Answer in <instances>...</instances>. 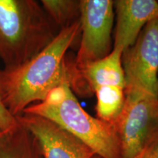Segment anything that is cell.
Returning a JSON list of instances; mask_svg holds the SVG:
<instances>
[{
    "label": "cell",
    "mask_w": 158,
    "mask_h": 158,
    "mask_svg": "<svg viewBox=\"0 0 158 158\" xmlns=\"http://www.w3.org/2000/svg\"><path fill=\"white\" fill-rule=\"evenodd\" d=\"M16 119L36 138L43 158H93L96 155L88 146L47 118L22 113Z\"/></svg>",
    "instance_id": "52a82bcc"
},
{
    "label": "cell",
    "mask_w": 158,
    "mask_h": 158,
    "mask_svg": "<svg viewBox=\"0 0 158 158\" xmlns=\"http://www.w3.org/2000/svg\"><path fill=\"white\" fill-rule=\"evenodd\" d=\"M97 98V118L114 126L125 102L124 88L116 86H106L94 91Z\"/></svg>",
    "instance_id": "8fae6325"
},
{
    "label": "cell",
    "mask_w": 158,
    "mask_h": 158,
    "mask_svg": "<svg viewBox=\"0 0 158 158\" xmlns=\"http://www.w3.org/2000/svg\"><path fill=\"white\" fill-rule=\"evenodd\" d=\"M43 10L59 29L80 20V0H42Z\"/></svg>",
    "instance_id": "7c38bea8"
},
{
    "label": "cell",
    "mask_w": 158,
    "mask_h": 158,
    "mask_svg": "<svg viewBox=\"0 0 158 158\" xmlns=\"http://www.w3.org/2000/svg\"><path fill=\"white\" fill-rule=\"evenodd\" d=\"M125 88L158 98V19L142 29L133 45L122 54Z\"/></svg>",
    "instance_id": "8992f818"
},
{
    "label": "cell",
    "mask_w": 158,
    "mask_h": 158,
    "mask_svg": "<svg viewBox=\"0 0 158 158\" xmlns=\"http://www.w3.org/2000/svg\"><path fill=\"white\" fill-rule=\"evenodd\" d=\"M81 37L76 68L100 60L111 52L112 29L115 14L111 0H80Z\"/></svg>",
    "instance_id": "5b68a950"
},
{
    "label": "cell",
    "mask_w": 158,
    "mask_h": 158,
    "mask_svg": "<svg viewBox=\"0 0 158 158\" xmlns=\"http://www.w3.org/2000/svg\"><path fill=\"white\" fill-rule=\"evenodd\" d=\"M23 113L50 120L88 146L100 157L121 158L119 141L114 126L87 113L70 84L54 88L43 101L30 105Z\"/></svg>",
    "instance_id": "3957f363"
},
{
    "label": "cell",
    "mask_w": 158,
    "mask_h": 158,
    "mask_svg": "<svg viewBox=\"0 0 158 158\" xmlns=\"http://www.w3.org/2000/svg\"><path fill=\"white\" fill-rule=\"evenodd\" d=\"M16 117L13 116L5 106L0 92V131L7 133L19 125Z\"/></svg>",
    "instance_id": "4fadbf2b"
},
{
    "label": "cell",
    "mask_w": 158,
    "mask_h": 158,
    "mask_svg": "<svg viewBox=\"0 0 158 158\" xmlns=\"http://www.w3.org/2000/svg\"><path fill=\"white\" fill-rule=\"evenodd\" d=\"M81 35L80 20L61 29L50 44L24 64L0 70V92L3 102L15 117L31 104L43 101L60 85L70 84L73 91L83 83L67 52Z\"/></svg>",
    "instance_id": "6da1fadb"
},
{
    "label": "cell",
    "mask_w": 158,
    "mask_h": 158,
    "mask_svg": "<svg viewBox=\"0 0 158 158\" xmlns=\"http://www.w3.org/2000/svg\"><path fill=\"white\" fill-rule=\"evenodd\" d=\"M4 135H5V133L0 131V144H1V142H2V138H3Z\"/></svg>",
    "instance_id": "9a60e30c"
},
{
    "label": "cell",
    "mask_w": 158,
    "mask_h": 158,
    "mask_svg": "<svg viewBox=\"0 0 158 158\" xmlns=\"http://www.w3.org/2000/svg\"><path fill=\"white\" fill-rule=\"evenodd\" d=\"M93 158H101V157H99V156H98V155H94Z\"/></svg>",
    "instance_id": "2e32d148"
},
{
    "label": "cell",
    "mask_w": 158,
    "mask_h": 158,
    "mask_svg": "<svg viewBox=\"0 0 158 158\" xmlns=\"http://www.w3.org/2000/svg\"><path fill=\"white\" fill-rule=\"evenodd\" d=\"M123 109L114 127L121 158H143L158 136V98L135 89L125 88Z\"/></svg>",
    "instance_id": "277c9868"
},
{
    "label": "cell",
    "mask_w": 158,
    "mask_h": 158,
    "mask_svg": "<svg viewBox=\"0 0 158 158\" xmlns=\"http://www.w3.org/2000/svg\"><path fill=\"white\" fill-rule=\"evenodd\" d=\"M0 158L43 157L36 138L19 124L14 130L4 135L0 144Z\"/></svg>",
    "instance_id": "30bf717a"
},
{
    "label": "cell",
    "mask_w": 158,
    "mask_h": 158,
    "mask_svg": "<svg viewBox=\"0 0 158 158\" xmlns=\"http://www.w3.org/2000/svg\"><path fill=\"white\" fill-rule=\"evenodd\" d=\"M59 29L35 0H0V59L4 69L24 64L50 44Z\"/></svg>",
    "instance_id": "7a4b0ae2"
},
{
    "label": "cell",
    "mask_w": 158,
    "mask_h": 158,
    "mask_svg": "<svg viewBox=\"0 0 158 158\" xmlns=\"http://www.w3.org/2000/svg\"><path fill=\"white\" fill-rule=\"evenodd\" d=\"M114 7L116 27L113 48L123 53L133 45L148 23L158 19V2L116 0Z\"/></svg>",
    "instance_id": "ba28073f"
},
{
    "label": "cell",
    "mask_w": 158,
    "mask_h": 158,
    "mask_svg": "<svg viewBox=\"0 0 158 158\" xmlns=\"http://www.w3.org/2000/svg\"><path fill=\"white\" fill-rule=\"evenodd\" d=\"M122 54L118 49L113 48L108 56L86 65L78 71L83 82L88 85L91 92L106 86H116L125 89Z\"/></svg>",
    "instance_id": "9c48e42d"
},
{
    "label": "cell",
    "mask_w": 158,
    "mask_h": 158,
    "mask_svg": "<svg viewBox=\"0 0 158 158\" xmlns=\"http://www.w3.org/2000/svg\"><path fill=\"white\" fill-rule=\"evenodd\" d=\"M143 158H158V136L148 147Z\"/></svg>",
    "instance_id": "5bb4252c"
}]
</instances>
